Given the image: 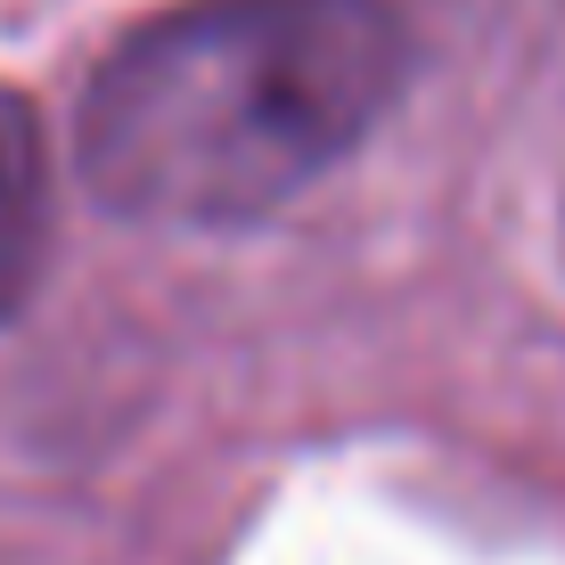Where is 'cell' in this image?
<instances>
[{
	"instance_id": "6da1fadb",
	"label": "cell",
	"mask_w": 565,
	"mask_h": 565,
	"mask_svg": "<svg viewBox=\"0 0 565 565\" xmlns=\"http://www.w3.org/2000/svg\"><path fill=\"white\" fill-rule=\"evenodd\" d=\"M411 33L385 0H189L107 50L74 164L148 230H238L296 205L394 115Z\"/></svg>"
},
{
	"instance_id": "7a4b0ae2",
	"label": "cell",
	"mask_w": 565,
	"mask_h": 565,
	"mask_svg": "<svg viewBox=\"0 0 565 565\" xmlns=\"http://www.w3.org/2000/svg\"><path fill=\"white\" fill-rule=\"evenodd\" d=\"M50 255V156L42 124L17 90H0V320L33 296Z\"/></svg>"
}]
</instances>
